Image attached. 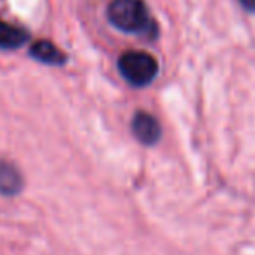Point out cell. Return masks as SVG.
Here are the masks:
<instances>
[{
    "label": "cell",
    "mask_w": 255,
    "mask_h": 255,
    "mask_svg": "<svg viewBox=\"0 0 255 255\" xmlns=\"http://www.w3.org/2000/svg\"><path fill=\"white\" fill-rule=\"evenodd\" d=\"M28 42V33L24 30L0 19V49H19Z\"/></svg>",
    "instance_id": "6"
},
{
    "label": "cell",
    "mask_w": 255,
    "mask_h": 255,
    "mask_svg": "<svg viewBox=\"0 0 255 255\" xmlns=\"http://www.w3.org/2000/svg\"><path fill=\"white\" fill-rule=\"evenodd\" d=\"M132 132H134L135 139L144 146L156 144L161 137V127L158 124V120L153 115L146 113V111H137L134 115V118H132Z\"/></svg>",
    "instance_id": "3"
},
{
    "label": "cell",
    "mask_w": 255,
    "mask_h": 255,
    "mask_svg": "<svg viewBox=\"0 0 255 255\" xmlns=\"http://www.w3.org/2000/svg\"><path fill=\"white\" fill-rule=\"evenodd\" d=\"M240 2H242V5L245 7L247 10L255 12V0H240Z\"/></svg>",
    "instance_id": "7"
},
{
    "label": "cell",
    "mask_w": 255,
    "mask_h": 255,
    "mask_svg": "<svg viewBox=\"0 0 255 255\" xmlns=\"http://www.w3.org/2000/svg\"><path fill=\"white\" fill-rule=\"evenodd\" d=\"M108 19L115 28L127 33H156V26L142 0H111L108 5Z\"/></svg>",
    "instance_id": "1"
},
{
    "label": "cell",
    "mask_w": 255,
    "mask_h": 255,
    "mask_svg": "<svg viewBox=\"0 0 255 255\" xmlns=\"http://www.w3.org/2000/svg\"><path fill=\"white\" fill-rule=\"evenodd\" d=\"M30 54L35 57V59L40 61V63H44V64H54V66H56V64L66 63L64 52L59 51V49L49 40L35 42V44L30 47Z\"/></svg>",
    "instance_id": "5"
},
{
    "label": "cell",
    "mask_w": 255,
    "mask_h": 255,
    "mask_svg": "<svg viewBox=\"0 0 255 255\" xmlns=\"http://www.w3.org/2000/svg\"><path fill=\"white\" fill-rule=\"evenodd\" d=\"M23 189L21 172L12 163L2 161L0 163V193L5 196H14Z\"/></svg>",
    "instance_id": "4"
},
{
    "label": "cell",
    "mask_w": 255,
    "mask_h": 255,
    "mask_svg": "<svg viewBox=\"0 0 255 255\" xmlns=\"http://www.w3.org/2000/svg\"><path fill=\"white\" fill-rule=\"evenodd\" d=\"M118 70L122 77L134 87H146L156 78L158 63L148 52L127 51L118 59Z\"/></svg>",
    "instance_id": "2"
}]
</instances>
